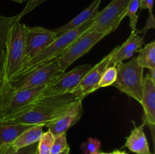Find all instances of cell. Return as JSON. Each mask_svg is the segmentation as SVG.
Here are the masks:
<instances>
[{"mask_svg":"<svg viewBox=\"0 0 155 154\" xmlns=\"http://www.w3.org/2000/svg\"><path fill=\"white\" fill-rule=\"evenodd\" d=\"M91 24H92V21H89L77 28L73 29V30L62 34L61 36H58L57 39L54 42H51L43 50L39 51L31 60L24 63L18 73L16 75V76L24 75L39 66H43V65L55 60L68 48V47L73 42H74L79 36H81L87 30Z\"/></svg>","mask_w":155,"mask_h":154,"instance_id":"4","label":"cell"},{"mask_svg":"<svg viewBox=\"0 0 155 154\" xmlns=\"http://www.w3.org/2000/svg\"><path fill=\"white\" fill-rule=\"evenodd\" d=\"M2 146V145H0V147H1V146Z\"/></svg>","mask_w":155,"mask_h":154,"instance_id":"37","label":"cell"},{"mask_svg":"<svg viewBox=\"0 0 155 154\" xmlns=\"http://www.w3.org/2000/svg\"><path fill=\"white\" fill-rule=\"evenodd\" d=\"M117 79V68L114 66H108L101 75L98 88H104L112 85Z\"/></svg>","mask_w":155,"mask_h":154,"instance_id":"23","label":"cell"},{"mask_svg":"<svg viewBox=\"0 0 155 154\" xmlns=\"http://www.w3.org/2000/svg\"><path fill=\"white\" fill-rule=\"evenodd\" d=\"M32 125L23 124H0V145L12 144V142Z\"/></svg>","mask_w":155,"mask_h":154,"instance_id":"18","label":"cell"},{"mask_svg":"<svg viewBox=\"0 0 155 154\" xmlns=\"http://www.w3.org/2000/svg\"><path fill=\"white\" fill-rule=\"evenodd\" d=\"M153 2H154V0H140L139 8L148 9L149 11V13H153Z\"/></svg>","mask_w":155,"mask_h":154,"instance_id":"29","label":"cell"},{"mask_svg":"<svg viewBox=\"0 0 155 154\" xmlns=\"http://www.w3.org/2000/svg\"><path fill=\"white\" fill-rule=\"evenodd\" d=\"M100 152H94V153H92V154H100Z\"/></svg>","mask_w":155,"mask_h":154,"instance_id":"36","label":"cell"},{"mask_svg":"<svg viewBox=\"0 0 155 154\" xmlns=\"http://www.w3.org/2000/svg\"><path fill=\"white\" fill-rule=\"evenodd\" d=\"M83 113V101H79L72 104L60 117L49 122L46 127L54 136L67 133L69 128L79 122Z\"/></svg>","mask_w":155,"mask_h":154,"instance_id":"13","label":"cell"},{"mask_svg":"<svg viewBox=\"0 0 155 154\" xmlns=\"http://www.w3.org/2000/svg\"><path fill=\"white\" fill-rule=\"evenodd\" d=\"M91 64L79 65L71 71L62 72L51 84L48 85L41 95V98L48 96L74 93L86 72L92 67Z\"/></svg>","mask_w":155,"mask_h":154,"instance_id":"9","label":"cell"},{"mask_svg":"<svg viewBox=\"0 0 155 154\" xmlns=\"http://www.w3.org/2000/svg\"><path fill=\"white\" fill-rule=\"evenodd\" d=\"M130 0H112L92 20L86 32H113L126 17Z\"/></svg>","mask_w":155,"mask_h":154,"instance_id":"8","label":"cell"},{"mask_svg":"<svg viewBox=\"0 0 155 154\" xmlns=\"http://www.w3.org/2000/svg\"><path fill=\"white\" fill-rule=\"evenodd\" d=\"M45 1V0H27V5H26V6L24 7V8L21 11V13H19L18 14V21H21V18H22L23 17L25 16L27 14L30 13L31 11H33V9L36 8L38 5L42 4V3Z\"/></svg>","mask_w":155,"mask_h":154,"instance_id":"26","label":"cell"},{"mask_svg":"<svg viewBox=\"0 0 155 154\" xmlns=\"http://www.w3.org/2000/svg\"><path fill=\"white\" fill-rule=\"evenodd\" d=\"M136 57L137 62L141 66L150 71H155V41L145 45L139 51Z\"/></svg>","mask_w":155,"mask_h":154,"instance_id":"19","label":"cell"},{"mask_svg":"<svg viewBox=\"0 0 155 154\" xmlns=\"http://www.w3.org/2000/svg\"><path fill=\"white\" fill-rule=\"evenodd\" d=\"M61 73L55 59L24 75L15 77L8 82L15 90L33 88L51 84Z\"/></svg>","mask_w":155,"mask_h":154,"instance_id":"7","label":"cell"},{"mask_svg":"<svg viewBox=\"0 0 155 154\" xmlns=\"http://www.w3.org/2000/svg\"><path fill=\"white\" fill-rule=\"evenodd\" d=\"M111 154H128L127 153L126 151H122V150H119V149H117V150H114V152H110Z\"/></svg>","mask_w":155,"mask_h":154,"instance_id":"31","label":"cell"},{"mask_svg":"<svg viewBox=\"0 0 155 154\" xmlns=\"http://www.w3.org/2000/svg\"><path fill=\"white\" fill-rule=\"evenodd\" d=\"M54 136L50 131L43 132L37 143L36 154H51V149L54 141Z\"/></svg>","mask_w":155,"mask_h":154,"instance_id":"21","label":"cell"},{"mask_svg":"<svg viewBox=\"0 0 155 154\" xmlns=\"http://www.w3.org/2000/svg\"><path fill=\"white\" fill-rule=\"evenodd\" d=\"M101 143L98 138L89 137L86 141L81 143L80 148L83 151V154H92L99 152Z\"/></svg>","mask_w":155,"mask_h":154,"instance_id":"24","label":"cell"},{"mask_svg":"<svg viewBox=\"0 0 155 154\" xmlns=\"http://www.w3.org/2000/svg\"><path fill=\"white\" fill-rule=\"evenodd\" d=\"M84 98L77 93L54 95L42 98L21 113L9 118L0 124H23L46 126L60 117L72 104Z\"/></svg>","mask_w":155,"mask_h":154,"instance_id":"1","label":"cell"},{"mask_svg":"<svg viewBox=\"0 0 155 154\" xmlns=\"http://www.w3.org/2000/svg\"><path fill=\"white\" fill-rule=\"evenodd\" d=\"M134 124V128L130 132V135L127 137L126 143L124 147H127L131 152L136 154H153L151 152L146 135L144 131L145 124L142 122L137 126Z\"/></svg>","mask_w":155,"mask_h":154,"instance_id":"15","label":"cell"},{"mask_svg":"<svg viewBox=\"0 0 155 154\" xmlns=\"http://www.w3.org/2000/svg\"><path fill=\"white\" fill-rule=\"evenodd\" d=\"M68 146L67 142V133L54 136L51 149V154H58Z\"/></svg>","mask_w":155,"mask_h":154,"instance_id":"25","label":"cell"},{"mask_svg":"<svg viewBox=\"0 0 155 154\" xmlns=\"http://www.w3.org/2000/svg\"><path fill=\"white\" fill-rule=\"evenodd\" d=\"M36 150H37V143L15 150L12 154H36Z\"/></svg>","mask_w":155,"mask_h":154,"instance_id":"28","label":"cell"},{"mask_svg":"<svg viewBox=\"0 0 155 154\" xmlns=\"http://www.w3.org/2000/svg\"><path fill=\"white\" fill-rule=\"evenodd\" d=\"M111 32H85L73 42L66 50L56 58L59 69L61 72H66L68 68L80 57L89 52L92 47Z\"/></svg>","mask_w":155,"mask_h":154,"instance_id":"6","label":"cell"},{"mask_svg":"<svg viewBox=\"0 0 155 154\" xmlns=\"http://www.w3.org/2000/svg\"><path fill=\"white\" fill-rule=\"evenodd\" d=\"M11 1H13V2H17V3L22 4V3H24V2H27V0H11Z\"/></svg>","mask_w":155,"mask_h":154,"instance_id":"34","label":"cell"},{"mask_svg":"<svg viewBox=\"0 0 155 154\" xmlns=\"http://www.w3.org/2000/svg\"><path fill=\"white\" fill-rule=\"evenodd\" d=\"M139 2H140V0H130L129 2L126 17L130 18V26L132 30L131 32L136 31L137 29V23L138 19H139L137 11L139 8Z\"/></svg>","mask_w":155,"mask_h":154,"instance_id":"22","label":"cell"},{"mask_svg":"<svg viewBox=\"0 0 155 154\" xmlns=\"http://www.w3.org/2000/svg\"><path fill=\"white\" fill-rule=\"evenodd\" d=\"M1 86H2V63H1V57H0V95H1Z\"/></svg>","mask_w":155,"mask_h":154,"instance_id":"32","label":"cell"},{"mask_svg":"<svg viewBox=\"0 0 155 154\" xmlns=\"http://www.w3.org/2000/svg\"><path fill=\"white\" fill-rule=\"evenodd\" d=\"M100 154H111V153H108V152H100Z\"/></svg>","mask_w":155,"mask_h":154,"instance_id":"35","label":"cell"},{"mask_svg":"<svg viewBox=\"0 0 155 154\" xmlns=\"http://www.w3.org/2000/svg\"><path fill=\"white\" fill-rule=\"evenodd\" d=\"M57 37V35L53 31V30H48L42 27H30L26 26L25 63L31 60L39 51L43 50L51 42H54Z\"/></svg>","mask_w":155,"mask_h":154,"instance_id":"10","label":"cell"},{"mask_svg":"<svg viewBox=\"0 0 155 154\" xmlns=\"http://www.w3.org/2000/svg\"><path fill=\"white\" fill-rule=\"evenodd\" d=\"M25 24L17 21L8 33L5 47L1 56L2 78L8 82L16 76L26 61Z\"/></svg>","mask_w":155,"mask_h":154,"instance_id":"2","label":"cell"},{"mask_svg":"<svg viewBox=\"0 0 155 154\" xmlns=\"http://www.w3.org/2000/svg\"><path fill=\"white\" fill-rule=\"evenodd\" d=\"M114 52V49L105 56L101 61L91 67V69L84 75L77 88L74 90V93L78 94L83 98H86L87 95L98 89V84L100 79L106 68L110 65V59Z\"/></svg>","mask_w":155,"mask_h":154,"instance_id":"12","label":"cell"},{"mask_svg":"<svg viewBox=\"0 0 155 154\" xmlns=\"http://www.w3.org/2000/svg\"><path fill=\"white\" fill-rule=\"evenodd\" d=\"M69 152H70V147H69V146H68L66 149H64L62 152H59L58 154H69Z\"/></svg>","mask_w":155,"mask_h":154,"instance_id":"33","label":"cell"},{"mask_svg":"<svg viewBox=\"0 0 155 154\" xmlns=\"http://www.w3.org/2000/svg\"><path fill=\"white\" fill-rule=\"evenodd\" d=\"M15 151L12 144H4L0 147V154H12Z\"/></svg>","mask_w":155,"mask_h":154,"instance_id":"30","label":"cell"},{"mask_svg":"<svg viewBox=\"0 0 155 154\" xmlns=\"http://www.w3.org/2000/svg\"><path fill=\"white\" fill-rule=\"evenodd\" d=\"M101 2V0H93L92 2L86 9L80 12L75 18H73L71 21L67 23L64 25L61 26V27L54 29L53 30V31L55 33L57 36H61L64 33L92 21L94 17L98 14Z\"/></svg>","mask_w":155,"mask_h":154,"instance_id":"16","label":"cell"},{"mask_svg":"<svg viewBox=\"0 0 155 154\" xmlns=\"http://www.w3.org/2000/svg\"><path fill=\"white\" fill-rule=\"evenodd\" d=\"M150 29H155V19L153 13H149V16H148V20H147V22L145 24V27H143L141 30H138L136 29V32L139 35H142V36H145V34L147 33V32L150 30Z\"/></svg>","mask_w":155,"mask_h":154,"instance_id":"27","label":"cell"},{"mask_svg":"<svg viewBox=\"0 0 155 154\" xmlns=\"http://www.w3.org/2000/svg\"><path fill=\"white\" fill-rule=\"evenodd\" d=\"M145 44V36H140L136 31L131 32L127 41L120 46L114 48V52L112 55L109 66H116L118 63L124 60L131 58L133 54L138 52Z\"/></svg>","mask_w":155,"mask_h":154,"instance_id":"14","label":"cell"},{"mask_svg":"<svg viewBox=\"0 0 155 154\" xmlns=\"http://www.w3.org/2000/svg\"><path fill=\"white\" fill-rule=\"evenodd\" d=\"M17 21H19L18 14L13 17H5L0 14V57L5 50L9 30Z\"/></svg>","mask_w":155,"mask_h":154,"instance_id":"20","label":"cell"},{"mask_svg":"<svg viewBox=\"0 0 155 154\" xmlns=\"http://www.w3.org/2000/svg\"><path fill=\"white\" fill-rule=\"evenodd\" d=\"M140 104L144 110L143 122L145 125H148L151 130L154 146L155 79L152 78L150 73H148L144 77L143 92Z\"/></svg>","mask_w":155,"mask_h":154,"instance_id":"11","label":"cell"},{"mask_svg":"<svg viewBox=\"0 0 155 154\" xmlns=\"http://www.w3.org/2000/svg\"><path fill=\"white\" fill-rule=\"evenodd\" d=\"M116 68L117 79L112 85L140 103L144 87V68L138 63L137 58L118 63Z\"/></svg>","mask_w":155,"mask_h":154,"instance_id":"5","label":"cell"},{"mask_svg":"<svg viewBox=\"0 0 155 154\" xmlns=\"http://www.w3.org/2000/svg\"><path fill=\"white\" fill-rule=\"evenodd\" d=\"M43 133L42 125H32L20 134L12 143V146L15 150L30 146L39 142Z\"/></svg>","mask_w":155,"mask_h":154,"instance_id":"17","label":"cell"},{"mask_svg":"<svg viewBox=\"0 0 155 154\" xmlns=\"http://www.w3.org/2000/svg\"><path fill=\"white\" fill-rule=\"evenodd\" d=\"M48 85H45L33 88L15 90L9 82H3L2 78L0 123L23 112L35 101L40 99L42 93Z\"/></svg>","mask_w":155,"mask_h":154,"instance_id":"3","label":"cell"}]
</instances>
